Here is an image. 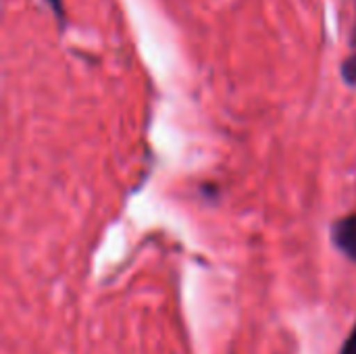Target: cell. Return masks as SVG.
I'll return each mask as SVG.
<instances>
[{
    "mask_svg": "<svg viewBox=\"0 0 356 354\" xmlns=\"http://www.w3.org/2000/svg\"><path fill=\"white\" fill-rule=\"evenodd\" d=\"M330 238L340 255L356 263V213L336 219L330 227Z\"/></svg>",
    "mask_w": 356,
    "mask_h": 354,
    "instance_id": "1",
    "label": "cell"
},
{
    "mask_svg": "<svg viewBox=\"0 0 356 354\" xmlns=\"http://www.w3.org/2000/svg\"><path fill=\"white\" fill-rule=\"evenodd\" d=\"M340 354H356V323L353 332L348 334V338L344 340V346H342Z\"/></svg>",
    "mask_w": 356,
    "mask_h": 354,
    "instance_id": "4",
    "label": "cell"
},
{
    "mask_svg": "<svg viewBox=\"0 0 356 354\" xmlns=\"http://www.w3.org/2000/svg\"><path fill=\"white\" fill-rule=\"evenodd\" d=\"M340 75H342V79H344V83L346 86H356V50H353L346 58H344V63H342V69H340Z\"/></svg>",
    "mask_w": 356,
    "mask_h": 354,
    "instance_id": "2",
    "label": "cell"
},
{
    "mask_svg": "<svg viewBox=\"0 0 356 354\" xmlns=\"http://www.w3.org/2000/svg\"><path fill=\"white\" fill-rule=\"evenodd\" d=\"M46 4H48V8L54 13V17H56V21L60 23V25H65V17H67V10H65V2L63 0H46Z\"/></svg>",
    "mask_w": 356,
    "mask_h": 354,
    "instance_id": "3",
    "label": "cell"
}]
</instances>
